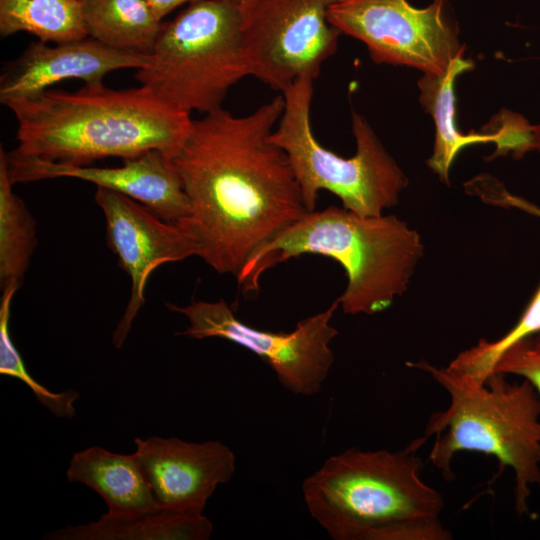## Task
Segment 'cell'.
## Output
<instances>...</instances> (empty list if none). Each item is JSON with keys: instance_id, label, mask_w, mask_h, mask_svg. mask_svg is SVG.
I'll return each mask as SVG.
<instances>
[{"instance_id": "52a82bcc", "label": "cell", "mask_w": 540, "mask_h": 540, "mask_svg": "<svg viewBox=\"0 0 540 540\" xmlns=\"http://www.w3.org/2000/svg\"><path fill=\"white\" fill-rule=\"evenodd\" d=\"M249 76L237 3L198 0L163 22L141 85L174 108L191 114L219 110L229 90Z\"/></svg>"}, {"instance_id": "ac0fdd59", "label": "cell", "mask_w": 540, "mask_h": 540, "mask_svg": "<svg viewBox=\"0 0 540 540\" xmlns=\"http://www.w3.org/2000/svg\"><path fill=\"white\" fill-rule=\"evenodd\" d=\"M88 36L110 48L148 55L162 21L144 0H82Z\"/></svg>"}, {"instance_id": "4316f807", "label": "cell", "mask_w": 540, "mask_h": 540, "mask_svg": "<svg viewBox=\"0 0 540 540\" xmlns=\"http://www.w3.org/2000/svg\"><path fill=\"white\" fill-rule=\"evenodd\" d=\"M230 1H233L235 3H238L240 0H230Z\"/></svg>"}, {"instance_id": "8fae6325", "label": "cell", "mask_w": 540, "mask_h": 540, "mask_svg": "<svg viewBox=\"0 0 540 540\" xmlns=\"http://www.w3.org/2000/svg\"><path fill=\"white\" fill-rule=\"evenodd\" d=\"M95 201L103 212L106 241L131 279L130 298L112 342L120 348L145 303L144 290L160 265L196 256L191 236L177 223L163 221L150 208L121 193L97 187Z\"/></svg>"}, {"instance_id": "7a4b0ae2", "label": "cell", "mask_w": 540, "mask_h": 540, "mask_svg": "<svg viewBox=\"0 0 540 540\" xmlns=\"http://www.w3.org/2000/svg\"><path fill=\"white\" fill-rule=\"evenodd\" d=\"M6 107L18 123V144L10 153L71 165L151 150L172 156L193 121L143 85L116 90L103 82L74 92L47 89Z\"/></svg>"}, {"instance_id": "5bb4252c", "label": "cell", "mask_w": 540, "mask_h": 540, "mask_svg": "<svg viewBox=\"0 0 540 540\" xmlns=\"http://www.w3.org/2000/svg\"><path fill=\"white\" fill-rule=\"evenodd\" d=\"M147 56L110 48L91 37L52 46L33 42L3 67L0 102L6 106L35 97L68 79H79L85 84L103 82L110 72L141 68Z\"/></svg>"}, {"instance_id": "603a6c76", "label": "cell", "mask_w": 540, "mask_h": 540, "mask_svg": "<svg viewBox=\"0 0 540 540\" xmlns=\"http://www.w3.org/2000/svg\"><path fill=\"white\" fill-rule=\"evenodd\" d=\"M524 117L503 109L486 127L496 137L494 156L512 153L520 158L532 150L533 130Z\"/></svg>"}, {"instance_id": "6da1fadb", "label": "cell", "mask_w": 540, "mask_h": 540, "mask_svg": "<svg viewBox=\"0 0 540 540\" xmlns=\"http://www.w3.org/2000/svg\"><path fill=\"white\" fill-rule=\"evenodd\" d=\"M283 109L280 94L247 115L204 114L170 156L190 205L177 223L219 274L237 277L256 250L309 212L271 140Z\"/></svg>"}, {"instance_id": "277c9868", "label": "cell", "mask_w": 540, "mask_h": 540, "mask_svg": "<svg viewBox=\"0 0 540 540\" xmlns=\"http://www.w3.org/2000/svg\"><path fill=\"white\" fill-rule=\"evenodd\" d=\"M306 254L328 257L344 269L347 285L337 301L345 314L373 315L405 293L424 245L395 215L362 216L332 205L308 212L256 250L237 282L244 293L257 291L266 270Z\"/></svg>"}, {"instance_id": "e0dca14e", "label": "cell", "mask_w": 540, "mask_h": 540, "mask_svg": "<svg viewBox=\"0 0 540 540\" xmlns=\"http://www.w3.org/2000/svg\"><path fill=\"white\" fill-rule=\"evenodd\" d=\"M472 60L456 59L446 73H423L418 81L420 103L435 122L436 135L433 153L427 161L429 168L446 184H449V171L459 152L473 144L494 143L495 136L483 133H461L456 124V78L471 69Z\"/></svg>"}, {"instance_id": "7402d4cb", "label": "cell", "mask_w": 540, "mask_h": 540, "mask_svg": "<svg viewBox=\"0 0 540 540\" xmlns=\"http://www.w3.org/2000/svg\"><path fill=\"white\" fill-rule=\"evenodd\" d=\"M18 289V286L3 289L0 299V374L22 381L31 389L36 399L54 416L72 418L76 413L74 403L79 398V393L75 390L52 392L37 382L28 372L21 354L11 338L9 330L11 305Z\"/></svg>"}, {"instance_id": "ffe728a7", "label": "cell", "mask_w": 540, "mask_h": 540, "mask_svg": "<svg viewBox=\"0 0 540 540\" xmlns=\"http://www.w3.org/2000/svg\"><path fill=\"white\" fill-rule=\"evenodd\" d=\"M7 152L0 148V286L21 287L37 244L36 222L13 191Z\"/></svg>"}, {"instance_id": "5b68a950", "label": "cell", "mask_w": 540, "mask_h": 540, "mask_svg": "<svg viewBox=\"0 0 540 540\" xmlns=\"http://www.w3.org/2000/svg\"><path fill=\"white\" fill-rule=\"evenodd\" d=\"M409 365L428 373L450 396L449 406L433 413L424 431L426 438L435 435L429 461L451 481L458 452L493 456L501 469L514 472L516 513L529 514L531 488H540V399L533 385L497 372L475 384L425 360Z\"/></svg>"}, {"instance_id": "9c48e42d", "label": "cell", "mask_w": 540, "mask_h": 540, "mask_svg": "<svg viewBox=\"0 0 540 540\" xmlns=\"http://www.w3.org/2000/svg\"><path fill=\"white\" fill-rule=\"evenodd\" d=\"M336 1L240 0L249 76L280 93L301 77L315 80L338 47L341 33L328 20Z\"/></svg>"}, {"instance_id": "8992f818", "label": "cell", "mask_w": 540, "mask_h": 540, "mask_svg": "<svg viewBox=\"0 0 540 540\" xmlns=\"http://www.w3.org/2000/svg\"><path fill=\"white\" fill-rule=\"evenodd\" d=\"M314 79H297L281 94L284 109L271 140L286 153L304 204L315 210L319 192L329 191L342 206L362 216H378L399 202L408 179L365 117L352 113L356 152L345 158L324 147L311 123Z\"/></svg>"}, {"instance_id": "7c38bea8", "label": "cell", "mask_w": 540, "mask_h": 540, "mask_svg": "<svg viewBox=\"0 0 540 540\" xmlns=\"http://www.w3.org/2000/svg\"><path fill=\"white\" fill-rule=\"evenodd\" d=\"M7 159L13 184L74 178L126 195L167 221L177 222L189 214V200L179 175L170 156L161 150L125 159L119 167L71 165L10 152Z\"/></svg>"}, {"instance_id": "9a60e30c", "label": "cell", "mask_w": 540, "mask_h": 540, "mask_svg": "<svg viewBox=\"0 0 540 540\" xmlns=\"http://www.w3.org/2000/svg\"><path fill=\"white\" fill-rule=\"evenodd\" d=\"M66 475L70 482L97 492L110 515H132L158 508L134 454L89 447L72 456Z\"/></svg>"}, {"instance_id": "4fadbf2b", "label": "cell", "mask_w": 540, "mask_h": 540, "mask_svg": "<svg viewBox=\"0 0 540 540\" xmlns=\"http://www.w3.org/2000/svg\"><path fill=\"white\" fill-rule=\"evenodd\" d=\"M135 458L158 507L203 512L208 499L236 470L233 451L217 440L136 438Z\"/></svg>"}, {"instance_id": "44dd1931", "label": "cell", "mask_w": 540, "mask_h": 540, "mask_svg": "<svg viewBox=\"0 0 540 540\" xmlns=\"http://www.w3.org/2000/svg\"><path fill=\"white\" fill-rule=\"evenodd\" d=\"M540 332V283L515 325L493 341L480 339L460 352L445 368L475 384H483L494 372L500 356L522 339Z\"/></svg>"}, {"instance_id": "30bf717a", "label": "cell", "mask_w": 540, "mask_h": 540, "mask_svg": "<svg viewBox=\"0 0 540 540\" xmlns=\"http://www.w3.org/2000/svg\"><path fill=\"white\" fill-rule=\"evenodd\" d=\"M328 20L341 34L361 41L379 64L443 74L464 57L447 0H433L423 8L408 0H337Z\"/></svg>"}, {"instance_id": "cb8c5ba5", "label": "cell", "mask_w": 540, "mask_h": 540, "mask_svg": "<svg viewBox=\"0 0 540 540\" xmlns=\"http://www.w3.org/2000/svg\"><path fill=\"white\" fill-rule=\"evenodd\" d=\"M495 372L520 376L529 381L540 399V332L508 348L498 359Z\"/></svg>"}, {"instance_id": "d6986e66", "label": "cell", "mask_w": 540, "mask_h": 540, "mask_svg": "<svg viewBox=\"0 0 540 540\" xmlns=\"http://www.w3.org/2000/svg\"><path fill=\"white\" fill-rule=\"evenodd\" d=\"M18 32L53 44L85 39L82 0H0V35Z\"/></svg>"}, {"instance_id": "ba28073f", "label": "cell", "mask_w": 540, "mask_h": 540, "mask_svg": "<svg viewBox=\"0 0 540 540\" xmlns=\"http://www.w3.org/2000/svg\"><path fill=\"white\" fill-rule=\"evenodd\" d=\"M166 306L188 321L185 330L176 335L193 339L221 338L249 350L295 395L319 393L333 366L330 344L338 331L331 320L339 307L337 299L328 308L300 320L291 332L250 326L235 315L224 299L197 300L186 306L166 303Z\"/></svg>"}, {"instance_id": "d4e9b609", "label": "cell", "mask_w": 540, "mask_h": 540, "mask_svg": "<svg viewBox=\"0 0 540 540\" xmlns=\"http://www.w3.org/2000/svg\"><path fill=\"white\" fill-rule=\"evenodd\" d=\"M150 7L154 15L162 21V19L168 15L171 11L177 7L185 4L192 3L198 0H144Z\"/></svg>"}, {"instance_id": "2e32d148", "label": "cell", "mask_w": 540, "mask_h": 540, "mask_svg": "<svg viewBox=\"0 0 540 540\" xmlns=\"http://www.w3.org/2000/svg\"><path fill=\"white\" fill-rule=\"evenodd\" d=\"M212 522L203 512L158 507L132 515L103 514L97 521L67 526L46 540H207Z\"/></svg>"}, {"instance_id": "484cf974", "label": "cell", "mask_w": 540, "mask_h": 540, "mask_svg": "<svg viewBox=\"0 0 540 540\" xmlns=\"http://www.w3.org/2000/svg\"><path fill=\"white\" fill-rule=\"evenodd\" d=\"M533 141L532 150L540 151V123L532 126Z\"/></svg>"}, {"instance_id": "3957f363", "label": "cell", "mask_w": 540, "mask_h": 540, "mask_svg": "<svg viewBox=\"0 0 540 540\" xmlns=\"http://www.w3.org/2000/svg\"><path fill=\"white\" fill-rule=\"evenodd\" d=\"M413 439L397 451L349 448L302 483L310 516L334 540H450L442 495L421 477Z\"/></svg>"}]
</instances>
